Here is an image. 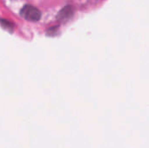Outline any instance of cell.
<instances>
[{"label": "cell", "instance_id": "2", "mask_svg": "<svg viewBox=\"0 0 149 148\" xmlns=\"http://www.w3.org/2000/svg\"><path fill=\"white\" fill-rule=\"evenodd\" d=\"M71 10H72V8L71 7H65V9H63L61 10V12L59 13V17H62V18H65L66 17H68L70 14H71Z\"/></svg>", "mask_w": 149, "mask_h": 148}, {"label": "cell", "instance_id": "1", "mask_svg": "<svg viewBox=\"0 0 149 148\" xmlns=\"http://www.w3.org/2000/svg\"><path fill=\"white\" fill-rule=\"evenodd\" d=\"M20 15L26 20L31 21V22H37L41 18V12L40 10L30 4L24 5L21 10H20Z\"/></svg>", "mask_w": 149, "mask_h": 148}]
</instances>
